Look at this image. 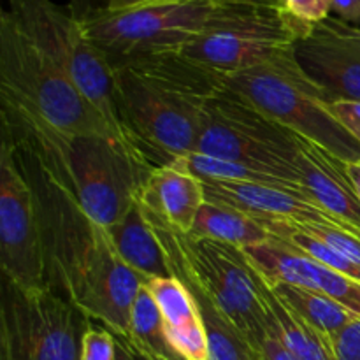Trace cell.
I'll return each instance as SVG.
<instances>
[{
    "mask_svg": "<svg viewBox=\"0 0 360 360\" xmlns=\"http://www.w3.org/2000/svg\"><path fill=\"white\" fill-rule=\"evenodd\" d=\"M37 204L48 288L112 334H129L130 309L143 287L115 248L108 229L83 210L65 183L25 144L2 136Z\"/></svg>",
    "mask_w": 360,
    "mask_h": 360,
    "instance_id": "1",
    "label": "cell"
},
{
    "mask_svg": "<svg viewBox=\"0 0 360 360\" xmlns=\"http://www.w3.org/2000/svg\"><path fill=\"white\" fill-rule=\"evenodd\" d=\"M111 70L116 115L129 143L155 169L192 155L207 104L221 88L220 72L179 53Z\"/></svg>",
    "mask_w": 360,
    "mask_h": 360,
    "instance_id": "2",
    "label": "cell"
},
{
    "mask_svg": "<svg viewBox=\"0 0 360 360\" xmlns=\"http://www.w3.org/2000/svg\"><path fill=\"white\" fill-rule=\"evenodd\" d=\"M2 102V136L30 148L102 227L122 220L136 204L153 165L111 136L65 134L28 109Z\"/></svg>",
    "mask_w": 360,
    "mask_h": 360,
    "instance_id": "3",
    "label": "cell"
},
{
    "mask_svg": "<svg viewBox=\"0 0 360 360\" xmlns=\"http://www.w3.org/2000/svg\"><path fill=\"white\" fill-rule=\"evenodd\" d=\"M220 83L271 120L345 164L360 162V139L334 115L327 95L302 72L294 58V49L274 62L220 74Z\"/></svg>",
    "mask_w": 360,
    "mask_h": 360,
    "instance_id": "4",
    "label": "cell"
},
{
    "mask_svg": "<svg viewBox=\"0 0 360 360\" xmlns=\"http://www.w3.org/2000/svg\"><path fill=\"white\" fill-rule=\"evenodd\" d=\"M0 101L28 109L65 134L123 141L69 74L21 32L7 9L0 14Z\"/></svg>",
    "mask_w": 360,
    "mask_h": 360,
    "instance_id": "5",
    "label": "cell"
},
{
    "mask_svg": "<svg viewBox=\"0 0 360 360\" xmlns=\"http://www.w3.org/2000/svg\"><path fill=\"white\" fill-rule=\"evenodd\" d=\"M224 6L214 0H179L130 11L91 7L77 18L115 69L144 56L179 51L217 20Z\"/></svg>",
    "mask_w": 360,
    "mask_h": 360,
    "instance_id": "6",
    "label": "cell"
},
{
    "mask_svg": "<svg viewBox=\"0 0 360 360\" xmlns=\"http://www.w3.org/2000/svg\"><path fill=\"white\" fill-rule=\"evenodd\" d=\"M308 30L280 4H225L202 34L174 53L214 72H236L287 55Z\"/></svg>",
    "mask_w": 360,
    "mask_h": 360,
    "instance_id": "7",
    "label": "cell"
},
{
    "mask_svg": "<svg viewBox=\"0 0 360 360\" xmlns=\"http://www.w3.org/2000/svg\"><path fill=\"white\" fill-rule=\"evenodd\" d=\"M193 153L239 162L299 185L297 134L224 86L207 104Z\"/></svg>",
    "mask_w": 360,
    "mask_h": 360,
    "instance_id": "8",
    "label": "cell"
},
{
    "mask_svg": "<svg viewBox=\"0 0 360 360\" xmlns=\"http://www.w3.org/2000/svg\"><path fill=\"white\" fill-rule=\"evenodd\" d=\"M7 2H9L7 13L13 16L21 32L60 69L69 74L84 97L104 115V118L115 127L122 139L130 148H134L120 127L118 115H116L111 67L90 41L77 14L56 6L53 0H7Z\"/></svg>",
    "mask_w": 360,
    "mask_h": 360,
    "instance_id": "9",
    "label": "cell"
},
{
    "mask_svg": "<svg viewBox=\"0 0 360 360\" xmlns=\"http://www.w3.org/2000/svg\"><path fill=\"white\" fill-rule=\"evenodd\" d=\"M143 211L158 241L178 255L214 304L250 341L266 333V311L260 302L252 266L241 248L214 239L195 238L174 229L151 211L144 207Z\"/></svg>",
    "mask_w": 360,
    "mask_h": 360,
    "instance_id": "10",
    "label": "cell"
},
{
    "mask_svg": "<svg viewBox=\"0 0 360 360\" xmlns=\"http://www.w3.org/2000/svg\"><path fill=\"white\" fill-rule=\"evenodd\" d=\"M90 322L51 288L0 280V360H79Z\"/></svg>",
    "mask_w": 360,
    "mask_h": 360,
    "instance_id": "11",
    "label": "cell"
},
{
    "mask_svg": "<svg viewBox=\"0 0 360 360\" xmlns=\"http://www.w3.org/2000/svg\"><path fill=\"white\" fill-rule=\"evenodd\" d=\"M0 269L25 290L48 288L37 204L7 141L0 143Z\"/></svg>",
    "mask_w": 360,
    "mask_h": 360,
    "instance_id": "12",
    "label": "cell"
},
{
    "mask_svg": "<svg viewBox=\"0 0 360 360\" xmlns=\"http://www.w3.org/2000/svg\"><path fill=\"white\" fill-rule=\"evenodd\" d=\"M302 72L334 101H360V27L329 16L294 44Z\"/></svg>",
    "mask_w": 360,
    "mask_h": 360,
    "instance_id": "13",
    "label": "cell"
},
{
    "mask_svg": "<svg viewBox=\"0 0 360 360\" xmlns=\"http://www.w3.org/2000/svg\"><path fill=\"white\" fill-rule=\"evenodd\" d=\"M241 252L271 287L288 283L322 292L360 316V281L316 262L294 246L274 238L262 245L243 248Z\"/></svg>",
    "mask_w": 360,
    "mask_h": 360,
    "instance_id": "14",
    "label": "cell"
},
{
    "mask_svg": "<svg viewBox=\"0 0 360 360\" xmlns=\"http://www.w3.org/2000/svg\"><path fill=\"white\" fill-rule=\"evenodd\" d=\"M295 171L304 195L336 218L343 227L360 234V197L348 164L315 143L299 137Z\"/></svg>",
    "mask_w": 360,
    "mask_h": 360,
    "instance_id": "15",
    "label": "cell"
},
{
    "mask_svg": "<svg viewBox=\"0 0 360 360\" xmlns=\"http://www.w3.org/2000/svg\"><path fill=\"white\" fill-rule=\"evenodd\" d=\"M200 181H202L204 199L207 202L236 207L257 220L313 221V224L343 227L327 211L294 190L260 185V183L229 181V179H200Z\"/></svg>",
    "mask_w": 360,
    "mask_h": 360,
    "instance_id": "16",
    "label": "cell"
},
{
    "mask_svg": "<svg viewBox=\"0 0 360 360\" xmlns=\"http://www.w3.org/2000/svg\"><path fill=\"white\" fill-rule=\"evenodd\" d=\"M143 283L160 308L169 348L185 360H210L202 316L188 288L176 276L148 278Z\"/></svg>",
    "mask_w": 360,
    "mask_h": 360,
    "instance_id": "17",
    "label": "cell"
},
{
    "mask_svg": "<svg viewBox=\"0 0 360 360\" xmlns=\"http://www.w3.org/2000/svg\"><path fill=\"white\" fill-rule=\"evenodd\" d=\"M139 202L181 232L192 231L204 199L202 181L186 169L181 158L157 167L139 192Z\"/></svg>",
    "mask_w": 360,
    "mask_h": 360,
    "instance_id": "18",
    "label": "cell"
},
{
    "mask_svg": "<svg viewBox=\"0 0 360 360\" xmlns=\"http://www.w3.org/2000/svg\"><path fill=\"white\" fill-rule=\"evenodd\" d=\"M252 271L260 302L266 311V323L280 338L281 343L299 360H336L329 336L299 316L290 306L281 301L274 288L253 267Z\"/></svg>",
    "mask_w": 360,
    "mask_h": 360,
    "instance_id": "19",
    "label": "cell"
},
{
    "mask_svg": "<svg viewBox=\"0 0 360 360\" xmlns=\"http://www.w3.org/2000/svg\"><path fill=\"white\" fill-rule=\"evenodd\" d=\"M108 232L120 257L141 274L143 280L171 276L164 248L155 236L139 199L122 220L108 227Z\"/></svg>",
    "mask_w": 360,
    "mask_h": 360,
    "instance_id": "20",
    "label": "cell"
},
{
    "mask_svg": "<svg viewBox=\"0 0 360 360\" xmlns=\"http://www.w3.org/2000/svg\"><path fill=\"white\" fill-rule=\"evenodd\" d=\"M188 234L195 238L214 239L238 248L262 245L273 239L266 225L257 218L224 204L204 202Z\"/></svg>",
    "mask_w": 360,
    "mask_h": 360,
    "instance_id": "21",
    "label": "cell"
},
{
    "mask_svg": "<svg viewBox=\"0 0 360 360\" xmlns=\"http://www.w3.org/2000/svg\"><path fill=\"white\" fill-rule=\"evenodd\" d=\"M273 288L285 304L290 306L299 316H302L306 322L311 323L326 336H333L355 319H359L354 311L322 292L288 283H278Z\"/></svg>",
    "mask_w": 360,
    "mask_h": 360,
    "instance_id": "22",
    "label": "cell"
},
{
    "mask_svg": "<svg viewBox=\"0 0 360 360\" xmlns=\"http://www.w3.org/2000/svg\"><path fill=\"white\" fill-rule=\"evenodd\" d=\"M127 336L148 345L160 354H174L165 340L164 319H162L160 308L144 283L134 301L132 309H130V330Z\"/></svg>",
    "mask_w": 360,
    "mask_h": 360,
    "instance_id": "23",
    "label": "cell"
},
{
    "mask_svg": "<svg viewBox=\"0 0 360 360\" xmlns=\"http://www.w3.org/2000/svg\"><path fill=\"white\" fill-rule=\"evenodd\" d=\"M118 359V343L115 334L105 327L88 323L81 340L79 360H116Z\"/></svg>",
    "mask_w": 360,
    "mask_h": 360,
    "instance_id": "24",
    "label": "cell"
},
{
    "mask_svg": "<svg viewBox=\"0 0 360 360\" xmlns=\"http://www.w3.org/2000/svg\"><path fill=\"white\" fill-rule=\"evenodd\" d=\"M280 6L292 20L306 28L327 20L333 11L330 0H280Z\"/></svg>",
    "mask_w": 360,
    "mask_h": 360,
    "instance_id": "25",
    "label": "cell"
},
{
    "mask_svg": "<svg viewBox=\"0 0 360 360\" xmlns=\"http://www.w3.org/2000/svg\"><path fill=\"white\" fill-rule=\"evenodd\" d=\"M336 360H360V316L329 336Z\"/></svg>",
    "mask_w": 360,
    "mask_h": 360,
    "instance_id": "26",
    "label": "cell"
},
{
    "mask_svg": "<svg viewBox=\"0 0 360 360\" xmlns=\"http://www.w3.org/2000/svg\"><path fill=\"white\" fill-rule=\"evenodd\" d=\"M253 348L257 352V360H299L280 341V338L269 329L266 323V333L252 341Z\"/></svg>",
    "mask_w": 360,
    "mask_h": 360,
    "instance_id": "27",
    "label": "cell"
},
{
    "mask_svg": "<svg viewBox=\"0 0 360 360\" xmlns=\"http://www.w3.org/2000/svg\"><path fill=\"white\" fill-rule=\"evenodd\" d=\"M115 338L134 355L136 360H185L176 354H160V352L153 350L148 345L141 343V341L134 340L127 334H115Z\"/></svg>",
    "mask_w": 360,
    "mask_h": 360,
    "instance_id": "28",
    "label": "cell"
},
{
    "mask_svg": "<svg viewBox=\"0 0 360 360\" xmlns=\"http://www.w3.org/2000/svg\"><path fill=\"white\" fill-rule=\"evenodd\" d=\"M330 109L343 125L360 139V101H334L330 102Z\"/></svg>",
    "mask_w": 360,
    "mask_h": 360,
    "instance_id": "29",
    "label": "cell"
},
{
    "mask_svg": "<svg viewBox=\"0 0 360 360\" xmlns=\"http://www.w3.org/2000/svg\"><path fill=\"white\" fill-rule=\"evenodd\" d=\"M179 2V0H104V9L108 11H130L143 9V7L162 6V4Z\"/></svg>",
    "mask_w": 360,
    "mask_h": 360,
    "instance_id": "30",
    "label": "cell"
},
{
    "mask_svg": "<svg viewBox=\"0 0 360 360\" xmlns=\"http://www.w3.org/2000/svg\"><path fill=\"white\" fill-rule=\"evenodd\" d=\"M333 11L345 21H360V0H330Z\"/></svg>",
    "mask_w": 360,
    "mask_h": 360,
    "instance_id": "31",
    "label": "cell"
},
{
    "mask_svg": "<svg viewBox=\"0 0 360 360\" xmlns=\"http://www.w3.org/2000/svg\"><path fill=\"white\" fill-rule=\"evenodd\" d=\"M348 171H350V176H352V179H354L355 186H357V192H359V197H360V162H357V164L348 165Z\"/></svg>",
    "mask_w": 360,
    "mask_h": 360,
    "instance_id": "32",
    "label": "cell"
},
{
    "mask_svg": "<svg viewBox=\"0 0 360 360\" xmlns=\"http://www.w3.org/2000/svg\"><path fill=\"white\" fill-rule=\"evenodd\" d=\"M220 4H280V0H214Z\"/></svg>",
    "mask_w": 360,
    "mask_h": 360,
    "instance_id": "33",
    "label": "cell"
},
{
    "mask_svg": "<svg viewBox=\"0 0 360 360\" xmlns=\"http://www.w3.org/2000/svg\"><path fill=\"white\" fill-rule=\"evenodd\" d=\"M116 343H118V359H116V360H136V359H134V355L130 354V352L127 350V348L123 347V345L120 343L118 340H116Z\"/></svg>",
    "mask_w": 360,
    "mask_h": 360,
    "instance_id": "34",
    "label": "cell"
}]
</instances>
